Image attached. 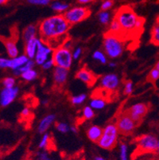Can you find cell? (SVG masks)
Instances as JSON below:
<instances>
[{
	"mask_svg": "<svg viewBox=\"0 0 159 160\" xmlns=\"http://www.w3.org/2000/svg\"><path fill=\"white\" fill-rule=\"evenodd\" d=\"M38 27L40 39L54 49L68 39L70 26L63 14H55L41 21Z\"/></svg>",
	"mask_w": 159,
	"mask_h": 160,
	"instance_id": "cell-1",
	"label": "cell"
},
{
	"mask_svg": "<svg viewBox=\"0 0 159 160\" xmlns=\"http://www.w3.org/2000/svg\"><path fill=\"white\" fill-rule=\"evenodd\" d=\"M114 18L119 23L122 37L138 35L142 33L145 19L138 17L134 10L129 6H122L115 14Z\"/></svg>",
	"mask_w": 159,
	"mask_h": 160,
	"instance_id": "cell-2",
	"label": "cell"
},
{
	"mask_svg": "<svg viewBox=\"0 0 159 160\" xmlns=\"http://www.w3.org/2000/svg\"><path fill=\"white\" fill-rule=\"evenodd\" d=\"M125 39L112 33H105L103 41L104 53L109 58H118L123 53L125 49Z\"/></svg>",
	"mask_w": 159,
	"mask_h": 160,
	"instance_id": "cell-3",
	"label": "cell"
},
{
	"mask_svg": "<svg viewBox=\"0 0 159 160\" xmlns=\"http://www.w3.org/2000/svg\"><path fill=\"white\" fill-rule=\"evenodd\" d=\"M119 132L116 123H110L103 129L101 138L97 144L100 148L107 151H111L116 148L118 143Z\"/></svg>",
	"mask_w": 159,
	"mask_h": 160,
	"instance_id": "cell-4",
	"label": "cell"
},
{
	"mask_svg": "<svg viewBox=\"0 0 159 160\" xmlns=\"http://www.w3.org/2000/svg\"><path fill=\"white\" fill-rule=\"evenodd\" d=\"M51 58L53 60L55 66L61 67L68 70L72 66L73 61L72 50L64 46H61L53 49Z\"/></svg>",
	"mask_w": 159,
	"mask_h": 160,
	"instance_id": "cell-5",
	"label": "cell"
},
{
	"mask_svg": "<svg viewBox=\"0 0 159 160\" xmlns=\"http://www.w3.org/2000/svg\"><path fill=\"white\" fill-rule=\"evenodd\" d=\"M91 14V11L85 7H74L70 8L63 15L70 26L77 24L87 19Z\"/></svg>",
	"mask_w": 159,
	"mask_h": 160,
	"instance_id": "cell-6",
	"label": "cell"
},
{
	"mask_svg": "<svg viewBox=\"0 0 159 160\" xmlns=\"http://www.w3.org/2000/svg\"><path fill=\"white\" fill-rule=\"evenodd\" d=\"M116 124L119 130V135H122L123 136H131L138 126L137 123L125 111L119 115L116 119Z\"/></svg>",
	"mask_w": 159,
	"mask_h": 160,
	"instance_id": "cell-7",
	"label": "cell"
},
{
	"mask_svg": "<svg viewBox=\"0 0 159 160\" xmlns=\"http://www.w3.org/2000/svg\"><path fill=\"white\" fill-rule=\"evenodd\" d=\"M158 139L153 134H145L136 139L138 151L142 153H154L157 151Z\"/></svg>",
	"mask_w": 159,
	"mask_h": 160,
	"instance_id": "cell-8",
	"label": "cell"
},
{
	"mask_svg": "<svg viewBox=\"0 0 159 160\" xmlns=\"http://www.w3.org/2000/svg\"><path fill=\"white\" fill-rule=\"evenodd\" d=\"M149 109H150V106L147 104H145V103H136V104L128 108L127 110H125V112L131 116V119L138 126L142 122L144 117L149 112Z\"/></svg>",
	"mask_w": 159,
	"mask_h": 160,
	"instance_id": "cell-9",
	"label": "cell"
},
{
	"mask_svg": "<svg viewBox=\"0 0 159 160\" xmlns=\"http://www.w3.org/2000/svg\"><path fill=\"white\" fill-rule=\"evenodd\" d=\"M100 88L109 93L116 92L120 85L119 76L115 73H108L103 76L100 80Z\"/></svg>",
	"mask_w": 159,
	"mask_h": 160,
	"instance_id": "cell-10",
	"label": "cell"
},
{
	"mask_svg": "<svg viewBox=\"0 0 159 160\" xmlns=\"http://www.w3.org/2000/svg\"><path fill=\"white\" fill-rule=\"evenodd\" d=\"M52 51H53V49L51 46L38 38L37 53L34 58L35 63L38 65H43L46 61L49 60V57L52 55Z\"/></svg>",
	"mask_w": 159,
	"mask_h": 160,
	"instance_id": "cell-11",
	"label": "cell"
},
{
	"mask_svg": "<svg viewBox=\"0 0 159 160\" xmlns=\"http://www.w3.org/2000/svg\"><path fill=\"white\" fill-rule=\"evenodd\" d=\"M19 93V88L15 86L13 88H2L0 92V104L2 107H7L16 99Z\"/></svg>",
	"mask_w": 159,
	"mask_h": 160,
	"instance_id": "cell-12",
	"label": "cell"
},
{
	"mask_svg": "<svg viewBox=\"0 0 159 160\" xmlns=\"http://www.w3.org/2000/svg\"><path fill=\"white\" fill-rule=\"evenodd\" d=\"M76 78L82 81L88 87H92L96 83L99 77L96 76L92 71L90 70L87 67L84 66L77 71L76 73Z\"/></svg>",
	"mask_w": 159,
	"mask_h": 160,
	"instance_id": "cell-13",
	"label": "cell"
},
{
	"mask_svg": "<svg viewBox=\"0 0 159 160\" xmlns=\"http://www.w3.org/2000/svg\"><path fill=\"white\" fill-rule=\"evenodd\" d=\"M68 75V69H63V68H61V67L55 66L54 69H53V74H52L54 85L57 87H59V88L63 87L67 81Z\"/></svg>",
	"mask_w": 159,
	"mask_h": 160,
	"instance_id": "cell-14",
	"label": "cell"
},
{
	"mask_svg": "<svg viewBox=\"0 0 159 160\" xmlns=\"http://www.w3.org/2000/svg\"><path fill=\"white\" fill-rule=\"evenodd\" d=\"M37 43H38V38H32L30 40L27 41L26 42H25V55L30 60L33 59L36 56L37 49Z\"/></svg>",
	"mask_w": 159,
	"mask_h": 160,
	"instance_id": "cell-15",
	"label": "cell"
},
{
	"mask_svg": "<svg viewBox=\"0 0 159 160\" xmlns=\"http://www.w3.org/2000/svg\"><path fill=\"white\" fill-rule=\"evenodd\" d=\"M3 45L5 46L6 51L9 56V58H14L19 56V50H18L17 43L14 39H5L3 40Z\"/></svg>",
	"mask_w": 159,
	"mask_h": 160,
	"instance_id": "cell-16",
	"label": "cell"
},
{
	"mask_svg": "<svg viewBox=\"0 0 159 160\" xmlns=\"http://www.w3.org/2000/svg\"><path fill=\"white\" fill-rule=\"evenodd\" d=\"M55 120H56V116L53 114H49L42 118L37 126V131L39 133H46V132L50 128L51 125L54 123Z\"/></svg>",
	"mask_w": 159,
	"mask_h": 160,
	"instance_id": "cell-17",
	"label": "cell"
},
{
	"mask_svg": "<svg viewBox=\"0 0 159 160\" xmlns=\"http://www.w3.org/2000/svg\"><path fill=\"white\" fill-rule=\"evenodd\" d=\"M87 138L94 142H98L100 139L101 138L102 134H103V129L100 127L97 126V125H92L88 128L87 129Z\"/></svg>",
	"mask_w": 159,
	"mask_h": 160,
	"instance_id": "cell-18",
	"label": "cell"
},
{
	"mask_svg": "<svg viewBox=\"0 0 159 160\" xmlns=\"http://www.w3.org/2000/svg\"><path fill=\"white\" fill-rule=\"evenodd\" d=\"M38 33V27L34 24H30L23 30L22 32V38L25 42L32 38H37L36 36Z\"/></svg>",
	"mask_w": 159,
	"mask_h": 160,
	"instance_id": "cell-19",
	"label": "cell"
},
{
	"mask_svg": "<svg viewBox=\"0 0 159 160\" xmlns=\"http://www.w3.org/2000/svg\"><path fill=\"white\" fill-rule=\"evenodd\" d=\"M30 60L26 55H19V56L16 57L14 58H11V62H10V69H12L13 71L15 69H18L20 67L23 66L25 64L28 62Z\"/></svg>",
	"mask_w": 159,
	"mask_h": 160,
	"instance_id": "cell-20",
	"label": "cell"
},
{
	"mask_svg": "<svg viewBox=\"0 0 159 160\" xmlns=\"http://www.w3.org/2000/svg\"><path fill=\"white\" fill-rule=\"evenodd\" d=\"M105 100L106 99L100 97V96H94L93 97H92L89 106L92 108L96 109V110L103 109L106 106V104H107V101Z\"/></svg>",
	"mask_w": 159,
	"mask_h": 160,
	"instance_id": "cell-21",
	"label": "cell"
},
{
	"mask_svg": "<svg viewBox=\"0 0 159 160\" xmlns=\"http://www.w3.org/2000/svg\"><path fill=\"white\" fill-rule=\"evenodd\" d=\"M51 7H52V9L53 11L61 14V13H65L68 11L69 6H68V4L65 3V2H59V1H53L51 3Z\"/></svg>",
	"mask_w": 159,
	"mask_h": 160,
	"instance_id": "cell-22",
	"label": "cell"
},
{
	"mask_svg": "<svg viewBox=\"0 0 159 160\" xmlns=\"http://www.w3.org/2000/svg\"><path fill=\"white\" fill-rule=\"evenodd\" d=\"M151 42L154 46H159V22H156L151 30Z\"/></svg>",
	"mask_w": 159,
	"mask_h": 160,
	"instance_id": "cell-23",
	"label": "cell"
},
{
	"mask_svg": "<svg viewBox=\"0 0 159 160\" xmlns=\"http://www.w3.org/2000/svg\"><path fill=\"white\" fill-rule=\"evenodd\" d=\"M34 64H35V62L33 60H29L28 62L26 64H25L23 66L20 67V68H18V69H15V70H14L13 72H14V74L15 76H17V77H21L22 74L23 73V72H26V71L30 70V69H32L33 68V66H34Z\"/></svg>",
	"mask_w": 159,
	"mask_h": 160,
	"instance_id": "cell-24",
	"label": "cell"
},
{
	"mask_svg": "<svg viewBox=\"0 0 159 160\" xmlns=\"http://www.w3.org/2000/svg\"><path fill=\"white\" fill-rule=\"evenodd\" d=\"M51 140H52V139H51L49 134L45 133L42 136L40 142H39V148L42 150H47L52 145V141Z\"/></svg>",
	"mask_w": 159,
	"mask_h": 160,
	"instance_id": "cell-25",
	"label": "cell"
},
{
	"mask_svg": "<svg viewBox=\"0 0 159 160\" xmlns=\"http://www.w3.org/2000/svg\"><path fill=\"white\" fill-rule=\"evenodd\" d=\"M37 76H38V73H37V71L32 69L23 72L21 75V78L26 81H32L36 79L37 78Z\"/></svg>",
	"mask_w": 159,
	"mask_h": 160,
	"instance_id": "cell-26",
	"label": "cell"
},
{
	"mask_svg": "<svg viewBox=\"0 0 159 160\" xmlns=\"http://www.w3.org/2000/svg\"><path fill=\"white\" fill-rule=\"evenodd\" d=\"M87 99V96L86 94L82 93L77 96H72V97H70V102L72 105H80L82 104Z\"/></svg>",
	"mask_w": 159,
	"mask_h": 160,
	"instance_id": "cell-27",
	"label": "cell"
},
{
	"mask_svg": "<svg viewBox=\"0 0 159 160\" xmlns=\"http://www.w3.org/2000/svg\"><path fill=\"white\" fill-rule=\"evenodd\" d=\"M95 116L94 109L92 108L90 106H86L82 110V118L84 120H88L92 119Z\"/></svg>",
	"mask_w": 159,
	"mask_h": 160,
	"instance_id": "cell-28",
	"label": "cell"
},
{
	"mask_svg": "<svg viewBox=\"0 0 159 160\" xmlns=\"http://www.w3.org/2000/svg\"><path fill=\"white\" fill-rule=\"evenodd\" d=\"M119 160H128V147L125 142L119 145Z\"/></svg>",
	"mask_w": 159,
	"mask_h": 160,
	"instance_id": "cell-29",
	"label": "cell"
},
{
	"mask_svg": "<svg viewBox=\"0 0 159 160\" xmlns=\"http://www.w3.org/2000/svg\"><path fill=\"white\" fill-rule=\"evenodd\" d=\"M92 58H94L95 60L98 61L100 63L102 64H106L107 62V55L105 54L103 52H102L101 50H96L93 53Z\"/></svg>",
	"mask_w": 159,
	"mask_h": 160,
	"instance_id": "cell-30",
	"label": "cell"
},
{
	"mask_svg": "<svg viewBox=\"0 0 159 160\" xmlns=\"http://www.w3.org/2000/svg\"><path fill=\"white\" fill-rule=\"evenodd\" d=\"M99 21L103 25H107L111 20V14L108 11H100L98 14Z\"/></svg>",
	"mask_w": 159,
	"mask_h": 160,
	"instance_id": "cell-31",
	"label": "cell"
},
{
	"mask_svg": "<svg viewBox=\"0 0 159 160\" xmlns=\"http://www.w3.org/2000/svg\"><path fill=\"white\" fill-rule=\"evenodd\" d=\"M16 80L14 77H6L2 81V85L3 88H13L15 87Z\"/></svg>",
	"mask_w": 159,
	"mask_h": 160,
	"instance_id": "cell-32",
	"label": "cell"
},
{
	"mask_svg": "<svg viewBox=\"0 0 159 160\" xmlns=\"http://www.w3.org/2000/svg\"><path fill=\"white\" fill-rule=\"evenodd\" d=\"M159 79V71L156 69L155 68H153L151 70V72H149L148 77H147V80L151 83L155 84L156 81Z\"/></svg>",
	"mask_w": 159,
	"mask_h": 160,
	"instance_id": "cell-33",
	"label": "cell"
},
{
	"mask_svg": "<svg viewBox=\"0 0 159 160\" xmlns=\"http://www.w3.org/2000/svg\"><path fill=\"white\" fill-rule=\"evenodd\" d=\"M55 125H56L57 130L61 133H67L70 131L69 126L67 123H63V122H57Z\"/></svg>",
	"mask_w": 159,
	"mask_h": 160,
	"instance_id": "cell-34",
	"label": "cell"
},
{
	"mask_svg": "<svg viewBox=\"0 0 159 160\" xmlns=\"http://www.w3.org/2000/svg\"><path fill=\"white\" fill-rule=\"evenodd\" d=\"M28 3L36 6H47L52 2V0H26Z\"/></svg>",
	"mask_w": 159,
	"mask_h": 160,
	"instance_id": "cell-35",
	"label": "cell"
},
{
	"mask_svg": "<svg viewBox=\"0 0 159 160\" xmlns=\"http://www.w3.org/2000/svg\"><path fill=\"white\" fill-rule=\"evenodd\" d=\"M133 82L130 80L127 81L124 84V89H123V92L125 95H131L133 92Z\"/></svg>",
	"mask_w": 159,
	"mask_h": 160,
	"instance_id": "cell-36",
	"label": "cell"
},
{
	"mask_svg": "<svg viewBox=\"0 0 159 160\" xmlns=\"http://www.w3.org/2000/svg\"><path fill=\"white\" fill-rule=\"evenodd\" d=\"M37 158L38 160H54L46 151H38L37 153Z\"/></svg>",
	"mask_w": 159,
	"mask_h": 160,
	"instance_id": "cell-37",
	"label": "cell"
},
{
	"mask_svg": "<svg viewBox=\"0 0 159 160\" xmlns=\"http://www.w3.org/2000/svg\"><path fill=\"white\" fill-rule=\"evenodd\" d=\"M11 58L0 57V69H10Z\"/></svg>",
	"mask_w": 159,
	"mask_h": 160,
	"instance_id": "cell-38",
	"label": "cell"
},
{
	"mask_svg": "<svg viewBox=\"0 0 159 160\" xmlns=\"http://www.w3.org/2000/svg\"><path fill=\"white\" fill-rule=\"evenodd\" d=\"M113 4H114L113 0H104V1L102 2L101 7H100L101 11H107L108 10H110L111 8H112Z\"/></svg>",
	"mask_w": 159,
	"mask_h": 160,
	"instance_id": "cell-39",
	"label": "cell"
},
{
	"mask_svg": "<svg viewBox=\"0 0 159 160\" xmlns=\"http://www.w3.org/2000/svg\"><path fill=\"white\" fill-rule=\"evenodd\" d=\"M53 66H55V65H54V62H53V60H52V58H49V60L46 61V62L42 65V69H45V70H48V69H51V68Z\"/></svg>",
	"mask_w": 159,
	"mask_h": 160,
	"instance_id": "cell-40",
	"label": "cell"
},
{
	"mask_svg": "<svg viewBox=\"0 0 159 160\" xmlns=\"http://www.w3.org/2000/svg\"><path fill=\"white\" fill-rule=\"evenodd\" d=\"M31 115V111L30 109L28 107H26L22 109L21 111V113H20V116H21L22 118H29Z\"/></svg>",
	"mask_w": 159,
	"mask_h": 160,
	"instance_id": "cell-41",
	"label": "cell"
},
{
	"mask_svg": "<svg viewBox=\"0 0 159 160\" xmlns=\"http://www.w3.org/2000/svg\"><path fill=\"white\" fill-rule=\"evenodd\" d=\"M81 54H82V48L77 47L76 48V49L72 52V57H73V59L77 60L79 58H81Z\"/></svg>",
	"mask_w": 159,
	"mask_h": 160,
	"instance_id": "cell-42",
	"label": "cell"
},
{
	"mask_svg": "<svg viewBox=\"0 0 159 160\" xmlns=\"http://www.w3.org/2000/svg\"><path fill=\"white\" fill-rule=\"evenodd\" d=\"M94 1L95 0H77V2L80 4H87L94 2Z\"/></svg>",
	"mask_w": 159,
	"mask_h": 160,
	"instance_id": "cell-43",
	"label": "cell"
},
{
	"mask_svg": "<svg viewBox=\"0 0 159 160\" xmlns=\"http://www.w3.org/2000/svg\"><path fill=\"white\" fill-rule=\"evenodd\" d=\"M93 160H108V159L104 158V157L101 156V155H96V156H95L94 159Z\"/></svg>",
	"mask_w": 159,
	"mask_h": 160,
	"instance_id": "cell-44",
	"label": "cell"
},
{
	"mask_svg": "<svg viewBox=\"0 0 159 160\" xmlns=\"http://www.w3.org/2000/svg\"><path fill=\"white\" fill-rule=\"evenodd\" d=\"M70 131L72 132H73V133H77V128L75 127V126H72V127H70Z\"/></svg>",
	"mask_w": 159,
	"mask_h": 160,
	"instance_id": "cell-45",
	"label": "cell"
},
{
	"mask_svg": "<svg viewBox=\"0 0 159 160\" xmlns=\"http://www.w3.org/2000/svg\"><path fill=\"white\" fill-rule=\"evenodd\" d=\"M108 65H109V67H111V68H115V67L116 66V63H115V62H111L110 63L108 64Z\"/></svg>",
	"mask_w": 159,
	"mask_h": 160,
	"instance_id": "cell-46",
	"label": "cell"
},
{
	"mask_svg": "<svg viewBox=\"0 0 159 160\" xmlns=\"http://www.w3.org/2000/svg\"><path fill=\"white\" fill-rule=\"evenodd\" d=\"M8 1H9V0H0V6L4 5V4L7 3Z\"/></svg>",
	"mask_w": 159,
	"mask_h": 160,
	"instance_id": "cell-47",
	"label": "cell"
},
{
	"mask_svg": "<svg viewBox=\"0 0 159 160\" xmlns=\"http://www.w3.org/2000/svg\"><path fill=\"white\" fill-rule=\"evenodd\" d=\"M154 68H155L156 69H157V70L159 71V61L157 62V63H156V65H155V66H154Z\"/></svg>",
	"mask_w": 159,
	"mask_h": 160,
	"instance_id": "cell-48",
	"label": "cell"
},
{
	"mask_svg": "<svg viewBox=\"0 0 159 160\" xmlns=\"http://www.w3.org/2000/svg\"><path fill=\"white\" fill-rule=\"evenodd\" d=\"M156 152H157V153L159 154V140L158 142H157V151H156Z\"/></svg>",
	"mask_w": 159,
	"mask_h": 160,
	"instance_id": "cell-49",
	"label": "cell"
},
{
	"mask_svg": "<svg viewBox=\"0 0 159 160\" xmlns=\"http://www.w3.org/2000/svg\"><path fill=\"white\" fill-rule=\"evenodd\" d=\"M1 156H2V151L0 150V158H1Z\"/></svg>",
	"mask_w": 159,
	"mask_h": 160,
	"instance_id": "cell-50",
	"label": "cell"
},
{
	"mask_svg": "<svg viewBox=\"0 0 159 160\" xmlns=\"http://www.w3.org/2000/svg\"><path fill=\"white\" fill-rule=\"evenodd\" d=\"M157 20H159V16H158V17H157Z\"/></svg>",
	"mask_w": 159,
	"mask_h": 160,
	"instance_id": "cell-51",
	"label": "cell"
},
{
	"mask_svg": "<svg viewBox=\"0 0 159 160\" xmlns=\"http://www.w3.org/2000/svg\"><path fill=\"white\" fill-rule=\"evenodd\" d=\"M157 22H159V20H157Z\"/></svg>",
	"mask_w": 159,
	"mask_h": 160,
	"instance_id": "cell-52",
	"label": "cell"
}]
</instances>
